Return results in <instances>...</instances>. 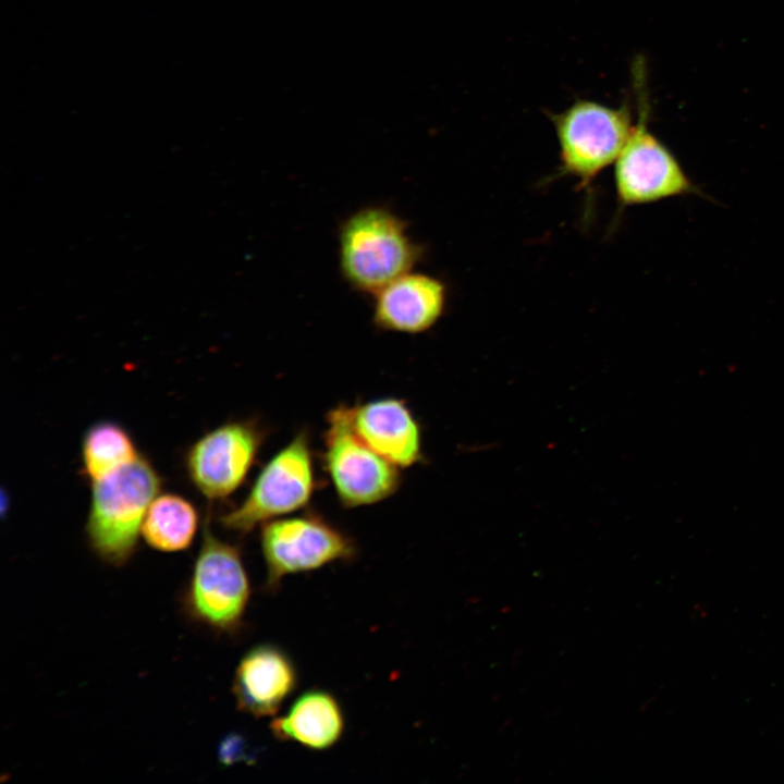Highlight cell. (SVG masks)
Wrapping results in <instances>:
<instances>
[{
  "label": "cell",
  "mask_w": 784,
  "mask_h": 784,
  "mask_svg": "<svg viewBox=\"0 0 784 784\" xmlns=\"http://www.w3.org/2000/svg\"><path fill=\"white\" fill-rule=\"evenodd\" d=\"M424 253L407 222L385 206L359 208L342 220L338 230L341 277L362 294L375 295L414 270Z\"/></svg>",
  "instance_id": "obj_1"
},
{
  "label": "cell",
  "mask_w": 784,
  "mask_h": 784,
  "mask_svg": "<svg viewBox=\"0 0 784 784\" xmlns=\"http://www.w3.org/2000/svg\"><path fill=\"white\" fill-rule=\"evenodd\" d=\"M162 479L144 455L91 482L85 532L91 551L103 563L120 567L136 551L142 525Z\"/></svg>",
  "instance_id": "obj_2"
},
{
  "label": "cell",
  "mask_w": 784,
  "mask_h": 784,
  "mask_svg": "<svg viewBox=\"0 0 784 784\" xmlns=\"http://www.w3.org/2000/svg\"><path fill=\"white\" fill-rule=\"evenodd\" d=\"M250 583L241 550L217 537L206 519L201 544L182 597L183 614L218 635H236L244 626Z\"/></svg>",
  "instance_id": "obj_3"
},
{
  "label": "cell",
  "mask_w": 784,
  "mask_h": 784,
  "mask_svg": "<svg viewBox=\"0 0 784 784\" xmlns=\"http://www.w3.org/2000/svg\"><path fill=\"white\" fill-rule=\"evenodd\" d=\"M316 489L309 433L298 431L260 469L245 499L219 518L242 536L305 507Z\"/></svg>",
  "instance_id": "obj_4"
},
{
  "label": "cell",
  "mask_w": 784,
  "mask_h": 784,
  "mask_svg": "<svg viewBox=\"0 0 784 784\" xmlns=\"http://www.w3.org/2000/svg\"><path fill=\"white\" fill-rule=\"evenodd\" d=\"M561 171L588 187L624 147L634 122L626 106L613 108L593 100H577L550 114Z\"/></svg>",
  "instance_id": "obj_5"
},
{
  "label": "cell",
  "mask_w": 784,
  "mask_h": 784,
  "mask_svg": "<svg viewBox=\"0 0 784 784\" xmlns=\"http://www.w3.org/2000/svg\"><path fill=\"white\" fill-rule=\"evenodd\" d=\"M260 527L264 590L269 593L277 592L289 575L350 562L356 556L354 540L315 513L280 517Z\"/></svg>",
  "instance_id": "obj_6"
},
{
  "label": "cell",
  "mask_w": 784,
  "mask_h": 784,
  "mask_svg": "<svg viewBox=\"0 0 784 784\" xmlns=\"http://www.w3.org/2000/svg\"><path fill=\"white\" fill-rule=\"evenodd\" d=\"M323 464L340 503L348 509L379 503L401 486L400 468L353 431L346 405L327 416Z\"/></svg>",
  "instance_id": "obj_7"
},
{
  "label": "cell",
  "mask_w": 784,
  "mask_h": 784,
  "mask_svg": "<svg viewBox=\"0 0 784 784\" xmlns=\"http://www.w3.org/2000/svg\"><path fill=\"white\" fill-rule=\"evenodd\" d=\"M637 122L613 168L621 206H637L700 194L672 151L649 130L648 110L640 102Z\"/></svg>",
  "instance_id": "obj_8"
},
{
  "label": "cell",
  "mask_w": 784,
  "mask_h": 784,
  "mask_svg": "<svg viewBox=\"0 0 784 784\" xmlns=\"http://www.w3.org/2000/svg\"><path fill=\"white\" fill-rule=\"evenodd\" d=\"M265 438L255 419L230 420L206 432L184 457L191 483L209 501L226 499L243 485Z\"/></svg>",
  "instance_id": "obj_9"
},
{
  "label": "cell",
  "mask_w": 784,
  "mask_h": 784,
  "mask_svg": "<svg viewBox=\"0 0 784 784\" xmlns=\"http://www.w3.org/2000/svg\"><path fill=\"white\" fill-rule=\"evenodd\" d=\"M298 671L290 654L273 644H260L240 659L232 681L236 708L261 719L275 715L298 686Z\"/></svg>",
  "instance_id": "obj_10"
},
{
  "label": "cell",
  "mask_w": 784,
  "mask_h": 784,
  "mask_svg": "<svg viewBox=\"0 0 784 784\" xmlns=\"http://www.w3.org/2000/svg\"><path fill=\"white\" fill-rule=\"evenodd\" d=\"M372 297V322L378 329L418 334L431 329L443 316L448 289L440 279L412 270Z\"/></svg>",
  "instance_id": "obj_11"
},
{
  "label": "cell",
  "mask_w": 784,
  "mask_h": 784,
  "mask_svg": "<svg viewBox=\"0 0 784 784\" xmlns=\"http://www.w3.org/2000/svg\"><path fill=\"white\" fill-rule=\"evenodd\" d=\"M346 414L358 438L399 468L421 460L420 427L405 401L391 396L346 405Z\"/></svg>",
  "instance_id": "obj_12"
},
{
  "label": "cell",
  "mask_w": 784,
  "mask_h": 784,
  "mask_svg": "<svg viewBox=\"0 0 784 784\" xmlns=\"http://www.w3.org/2000/svg\"><path fill=\"white\" fill-rule=\"evenodd\" d=\"M269 727L279 742L322 751L334 747L343 737L345 716L334 695L314 688L301 694Z\"/></svg>",
  "instance_id": "obj_13"
},
{
  "label": "cell",
  "mask_w": 784,
  "mask_h": 784,
  "mask_svg": "<svg viewBox=\"0 0 784 784\" xmlns=\"http://www.w3.org/2000/svg\"><path fill=\"white\" fill-rule=\"evenodd\" d=\"M198 524V512L191 501L172 492L159 493L146 512L140 536L154 550L180 552L191 547Z\"/></svg>",
  "instance_id": "obj_14"
},
{
  "label": "cell",
  "mask_w": 784,
  "mask_h": 784,
  "mask_svg": "<svg viewBox=\"0 0 784 784\" xmlns=\"http://www.w3.org/2000/svg\"><path fill=\"white\" fill-rule=\"evenodd\" d=\"M140 453L120 424L99 420L87 428L81 444L85 476L93 482L135 461Z\"/></svg>",
  "instance_id": "obj_15"
}]
</instances>
